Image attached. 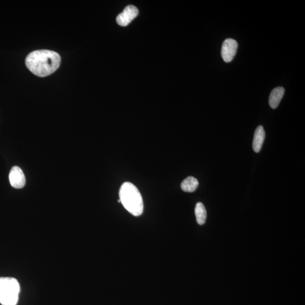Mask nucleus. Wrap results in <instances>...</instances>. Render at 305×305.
Masks as SVG:
<instances>
[{"label":"nucleus","mask_w":305,"mask_h":305,"mask_svg":"<svg viewBox=\"0 0 305 305\" xmlns=\"http://www.w3.org/2000/svg\"><path fill=\"white\" fill-rule=\"evenodd\" d=\"M60 54L56 51L49 50H39L32 51L25 59L27 68L35 75L40 77L48 76L60 67Z\"/></svg>","instance_id":"f257e3e1"},{"label":"nucleus","mask_w":305,"mask_h":305,"mask_svg":"<svg viewBox=\"0 0 305 305\" xmlns=\"http://www.w3.org/2000/svg\"><path fill=\"white\" fill-rule=\"evenodd\" d=\"M120 203L126 210L134 216L142 214L144 210L142 198L139 190L133 184L126 182L119 190Z\"/></svg>","instance_id":"f03ea898"},{"label":"nucleus","mask_w":305,"mask_h":305,"mask_svg":"<svg viewBox=\"0 0 305 305\" xmlns=\"http://www.w3.org/2000/svg\"><path fill=\"white\" fill-rule=\"evenodd\" d=\"M20 292V286L17 279L10 277L0 278V304L17 305Z\"/></svg>","instance_id":"7ed1b4c3"},{"label":"nucleus","mask_w":305,"mask_h":305,"mask_svg":"<svg viewBox=\"0 0 305 305\" xmlns=\"http://www.w3.org/2000/svg\"><path fill=\"white\" fill-rule=\"evenodd\" d=\"M238 47L236 40L233 39H227L224 41L221 50V55L224 61L229 63L233 61Z\"/></svg>","instance_id":"20e7f679"},{"label":"nucleus","mask_w":305,"mask_h":305,"mask_svg":"<svg viewBox=\"0 0 305 305\" xmlns=\"http://www.w3.org/2000/svg\"><path fill=\"white\" fill-rule=\"evenodd\" d=\"M139 10L137 7L129 5L126 7L122 13L117 16V22L120 26H127L138 16Z\"/></svg>","instance_id":"39448f33"},{"label":"nucleus","mask_w":305,"mask_h":305,"mask_svg":"<svg viewBox=\"0 0 305 305\" xmlns=\"http://www.w3.org/2000/svg\"><path fill=\"white\" fill-rule=\"evenodd\" d=\"M9 178L11 186L14 188H23L25 185V176L19 167L14 166L11 169Z\"/></svg>","instance_id":"423d86ee"},{"label":"nucleus","mask_w":305,"mask_h":305,"mask_svg":"<svg viewBox=\"0 0 305 305\" xmlns=\"http://www.w3.org/2000/svg\"><path fill=\"white\" fill-rule=\"evenodd\" d=\"M265 136V131L262 126L256 128L253 141V149L256 153H259L261 150Z\"/></svg>","instance_id":"0eeeda50"},{"label":"nucleus","mask_w":305,"mask_h":305,"mask_svg":"<svg viewBox=\"0 0 305 305\" xmlns=\"http://www.w3.org/2000/svg\"><path fill=\"white\" fill-rule=\"evenodd\" d=\"M284 93V88L281 87L275 88L271 91L269 97V104L271 108H277L282 97H283Z\"/></svg>","instance_id":"6e6552de"},{"label":"nucleus","mask_w":305,"mask_h":305,"mask_svg":"<svg viewBox=\"0 0 305 305\" xmlns=\"http://www.w3.org/2000/svg\"><path fill=\"white\" fill-rule=\"evenodd\" d=\"M199 183L197 179L193 176H189L182 182L181 188L186 192H193L196 190Z\"/></svg>","instance_id":"1a4fd4ad"},{"label":"nucleus","mask_w":305,"mask_h":305,"mask_svg":"<svg viewBox=\"0 0 305 305\" xmlns=\"http://www.w3.org/2000/svg\"><path fill=\"white\" fill-rule=\"evenodd\" d=\"M195 215L197 222L199 225H203L207 218V212L203 203H198L195 207Z\"/></svg>","instance_id":"9d476101"}]
</instances>
